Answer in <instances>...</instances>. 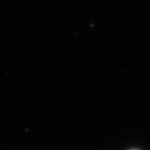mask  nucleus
Listing matches in <instances>:
<instances>
[{
    "mask_svg": "<svg viewBox=\"0 0 150 150\" xmlns=\"http://www.w3.org/2000/svg\"><path fill=\"white\" fill-rule=\"evenodd\" d=\"M132 150H137V149H132Z\"/></svg>",
    "mask_w": 150,
    "mask_h": 150,
    "instance_id": "obj_1",
    "label": "nucleus"
}]
</instances>
